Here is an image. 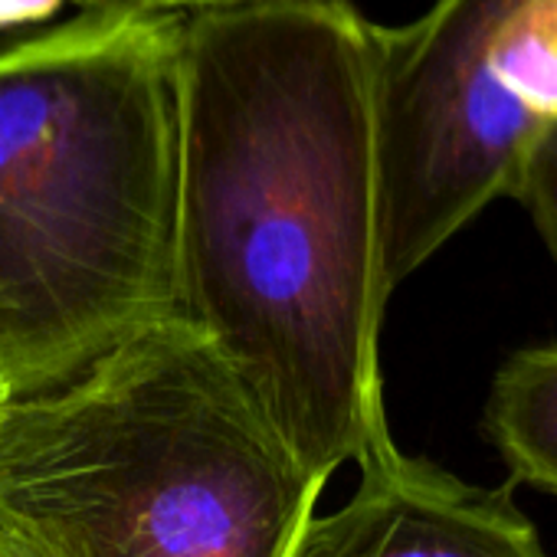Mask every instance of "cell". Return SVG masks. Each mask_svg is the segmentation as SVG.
Segmentation results:
<instances>
[{
  "label": "cell",
  "mask_w": 557,
  "mask_h": 557,
  "mask_svg": "<svg viewBox=\"0 0 557 557\" xmlns=\"http://www.w3.org/2000/svg\"><path fill=\"white\" fill-rule=\"evenodd\" d=\"M371 30L348 0H246L181 27L177 312L325 482L394 443Z\"/></svg>",
  "instance_id": "obj_1"
},
{
  "label": "cell",
  "mask_w": 557,
  "mask_h": 557,
  "mask_svg": "<svg viewBox=\"0 0 557 557\" xmlns=\"http://www.w3.org/2000/svg\"><path fill=\"white\" fill-rule=\"evenodd\" d=\"M374 37V158L394 293L492 200L557 122V0H433Z\"/></svg>",
  "instance_id": "obj_4"
},
{
  "label": "cell",
  "mask_w": 557,
  "mask_h": 557,
  "mask_svg": "<svg viewBox=\"0 0 557 557\" xmlns=\"http://www.w3.org/2000/svg\"><path fill=\"white\" fill-rule=\"evenodd\" d=\"M0 557H37L21 537H14L4 524H0Z\"/></svg>",
  "instance_id": "obj_10"
},
{
  "label": "cell",
  "mask_w": 557,
  "mask_h": 557,
  "mask_svg": "<svg viewBox=\"0 0 557 557\" xmlns=\"http://www.w3.org/2000/svg\"><path fill=\"white\" fill-rule=\"evenodd\" d=\"M86 11H141V14H181V11H207L226 4H246V0H76Z\"/></svg>",
  "instance_id": "obj_8"
},
{
  "label": "cell",
  "mask_w": 557,
  "mask_h": 557,
  "mask_svg": "<svg viewBox=\"0 0 557 557\" xmlns=\"http://www.w3.org/2000/svg\"><path fill=\"white\" fill-rule=\"evenodd\" d=\"M322 488L181 315L0 407V524L37 557H289Z\"/></svg>",
  "instance_id": "obj_3"
},
{
  "label": "cell",
  "mask_w": 557,
  "mask_h": 557,
  "mask_svg": "<svg viewBox=\"0 0 557 557\" xmlns=\"http://www.w3.org/2000/svg\"><path fill=\"white\" fill-rule=\"evenodd\" d=\"M8 400H11V397H8V394H4V387H0V407H4V404H8Z\"/></svg>",
  "instance_id": "obj_11"
},
{
  "label": "cell",
  "mask_w": 557,
  "mask_h": 557,
  "mask_svg": "<svg viewBox=\"0 0 557 557\" xmlns=\"http://www.w3.org/2000/svg\"><path fill=\"white\" fill-rule=\"evenodd\" d=\"M181 14L0 50V387L37 397L177 319Z\"/></svg>",
  "instance_id": "obj_2"
},
{
  "label": "cell",
  "mask_w": 557,
  "mask_h": 557,
  "mask_svg": "<svg viewBox=\"0 0 557 557\" xmlns=\"http://www.w3.org/2000/svg\"><path fill=\"white\" fill-rule=\"evenodd\" d=\"M66 0H0V27L37 24L53 17Z\"/></svg>",
  "instance_id": "obj_9"
},
{
  "label": "cell",
  "mask_w": 557,
  "mask_h": 557,
  "mask_svg": "<svg viewBox=\"0 0 557 557\" xmlns=\"http://www.w3.org/2000/svg\"><path fill=\"white\" fill-rule=\"evenodd\" d=\"M485 436L515 482L557 495V342L521 348L495 371Z\"/></svg>",
  "instance_id": "obj_6"
},
{
  "label": "cell",
  "mask_w": 557,
  "mask_h": 557,
  "mask_svg": "<svg viewBox=\"0 0 557 557\" xmlns=\"http://www.w3.org/2000/svg\"><path fill=\"white\" fill-rule=\"evenodd\" d=\"M515 197L528 207L534 230L557 262V122L534 141Z\"/></svg>",
  "instance_id": "obj_7"
},
{
  "label": "cell",
  "mask_w": 557,
  "mask_h": 557,
  "mask_svg": "<svg viewBox=\"0 0 557 557\" xmlns=\"http://www.w3.org/2000/svg\"><path fill=\"white\" fill-rule=\"evenodd\" d=\"M351 502L309 518L289 557H547L511 488L462 482L443 466L371 453Z\"/></svg>",
  "instance_id": "obj_5"
}]
</instances>
